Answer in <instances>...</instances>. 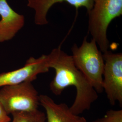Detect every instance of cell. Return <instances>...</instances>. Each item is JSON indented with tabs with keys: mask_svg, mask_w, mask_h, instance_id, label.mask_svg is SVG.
<instances>
[{
	"mask_svg": "<svg viewBox=\"0 0 122 122\" xmlns=\"http://www.w3.org/2000/svg\"><path fill=\"white\" fill-rule=\"evenodd\" d=\"M48 56L49 67L53 69L55 73L50 84L51 91L59 96L66 88L73 86L76 89V96L69 108L71 112L79 115L90 109L98 98V93L75 66L71 56L58 47L53 49Z\"/></svg>",
	"mask_w": 122,
	"mask_h": 122,
	"instance_id": "obj_1",
	"label": "cell"
},
{
	"mask_svg": "<svg viewBox=\"0 0 122 122\" xmlns=\"http://www.w3.org/2000/svg\"><path fill=\"white\" fill-rule=\"evenodd\" d=\"M71 55L74 64L85 76L98 93L104 91L103 76L105 61L102 52L98 48L96 41H88L87 36L78 47L74 44Z\"/></svg>",
	"mask_w": 122,
	"mask_h": 122,
	"instance_id": "obj_2",
	"label": "cell"
},
{
	"mask_svg": "<svg viewBox=\"0 0 122 122\" xmlns=\"http://www.w3.org/2000/svg\"><path fill=\"white\" fill-rule=\"evenodd\" d=\"M88 14V30L102 52L108 51L107 30L111 22L122 15V0H94Z\"/></svg>",
	"mask_w": 122,
	"mask_h": 122,
	"instance_id": "obj_3",
	"label": "cell"
},
{
	"mask_svg": "<svg viewBox=\"0 0 122 122\" xmlns=\"http://www.w3.org/2000/svg\"><path fill=\"white\" fill-rule=\"evenodd\" d=\"M0 102L7 113L31 112L38 109L39 95L32 82L1 87Z\"/></svg>",
	"mask_w": 122,
	"mask_h": 122,
	"instance_id": "obj_4",
	"label": "cell"
},
{
	"mask_svg": "<svg viewBox=\"0 0 122 122\" xmlns=\"http://www.w3.org/2000/svg\"><path fill=\"white\" fill-rule=\"evenodd\" d=\"M105 61L103 88L109 103L122 105V54L107 51L103 53Z\"/></svg>",
	"mask_w": 122,
	"mask_h": 122,
	"instance_id": "obj_5",
	"label": "cell"
},
{
	"mask_svg": "<svg viewBox=\"0 0 122 122\" xmlns=\"http://www.w3.org/2000/svg\"><path fill=\"white\" fill-rule=\"evenodd\" d=\"M48 54H43L38 58L30 57L22 67L0 73V87L27 81L32 82L39 74L48 72Z\"/></svg>",
	"mask_w": 122,
	"mask_h": 122,
	"instance_id": "obj_6",
	"label": "cell"
},
{
	"mask_svg": "<svg viewBox=\"0 0 122 122\" xmlns=\"http://www.w3.org/2000/svg\"><path fill=\"white\" fill-rule=\"evenodd\" d=\"M0 43L12 39L25 24L23 15L16 12L6 0H0Z\"/></svg>",
	"mask_w": 122,
	"mask_h": 122,
	"instance_id": "obj_7",
	"label": "cell"
},
{
	"mask_svg": "<svg viewBox=\"0 0 122 122\" xmlns=\"http://www.w3.org/2000/svg\"><path fill=\"white\" fill-rule=\"evenodd\" d=\"M66 1L76 9L85 7L87 12L93 6L94 0H28L27 6L35 11V22L37 25H43L48 24L47 15L52 5L58 2Z\"/></svg>",
	"mask_w": 122,
	"mask_h": 122,
	"instance_id": "obj_8",
	"label": "cell"
},
{
	"mask_svg": "<svg viewBox=\"0 0 122 122\" xmlns=\"http://www.w3.org/2000/svg\"><path fill=\"white\" fill-rule=\"evenodd\" d=\"M39 104L45 109L46 122H64L62 113V103L57 104L48 96L40 95Z\"/></svg>",
	"mask_w": 122,
	"mask_h": 122,
	"instance_id": "obj_9",
	"label": "cell"
},
{
	"mask_svg": "<svg viewBox=\"0 0 122 122\" xmlns=\"http://www.w3.org/2000/svg\"><path fill=\"white\" fill-rule=\"evenodd\" d=\"M12 122H46V114L39 109L31 112H19L11 114Z\"/></svg>",
	"mask_w": 122,
	"mask_h": 122,
	"instance_id": "obj_10",
	"label": "cell"
},
{
	"mask_svg": "<svg viewBox=\"0 0 122 122\" xmlns=\"http://www.w3.org/2000/svg\"><path fill=\"white\" fill-rule=\"evenodd\" d=\"M92 122H122V110H109L104 117Z\"/></svg>",
	"mask_w": 122,
	"mask_h": 122,
	"instance_id": "obj_11",
	"label": "cell"
},
{
	"mask_svg": "<svg viewBox=\"0 0 122 122\" xmlns=\"http://www.w3.org/2000/svg\"><path fill=\"white\" fill-rule=\"evenodd\" d=\"M62 116L64 122H87L85 118L71 113L66 104L63 106Z\"/></svg>",
	"mask_w": 122,
	"mask_h": 122,
	"instance_id": "obj_12",
	"label": "cell"
},
{
	"mask_svg": "<svg viewBox=\"0 0 122 122\" xmlns=\"http://www.w3.org/2000/svg\"><path fill=\"white\" fill-rule=\"evenodd\" d=\"M11 118L0 102V122H10Z\"/></svg>",
	"mask_w": 122,
	"mask_h": 122,
	"instance_id": "obj_13",
	"label": "cell"
}]
</instances>
